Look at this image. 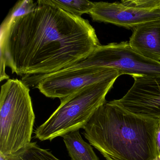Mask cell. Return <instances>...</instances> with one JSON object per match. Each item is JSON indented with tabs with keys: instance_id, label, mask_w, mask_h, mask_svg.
<instances>
[{
	"instance_id": "14",
	"label": "cell",
	"mask_w": 160,
	"mask_h": 160,
	"mask_svg": "<svg viewBox=\"0 0 160 160\" xmlns=\"http://www.w3.org/2000/svg\"><path fill=\"white\" fill-rule=\"evenodd\" d=\"M121 2L125 6L139 9H160V0H128L122 1Z\"/></svg>"
},
{
	"instance_id": "5",
	"label": "cell",
	"mask_w": 160,
	"mask_h": 160,
	"mask_svg": "<svg viewBox=\"0 0 160 160\" xmlns=\"http://www.w3.org/2000/svg\"><path fill=\"white\" fill-rule=\"evenodd\" d=\"M87 67L113 68L132 77L160 76V62L137 53L128 42L100 45L87 58L70 67Z\"/></svg>"
},
{
	"instance_id": "3",
	"label": "cell",
	"mask_w": 160,
	"mask_h": 160,
	"mask_svg": "<svg viewBox=\"0 0 160 160\" xmlns=\"http://www.w3.org/2000/svg\"><path fill=\"white\" fill-rule=\"evenodd\" d=\"M35 118L28 86L7 80L0 95V153L12 155L31 143Z\"/></svg>"
},
{
	"instance_id": "16",
	"label": "cell",
	"mask_w": 160,
	"mask_h": 160,
	"mask_svg": "<svg viewBox=\"0 0 160 160\" xmlns=\"http://www.w3.org/2000/svg\"><path fill=\"white\" fill-rule=\"evenodd\" d=\"M0 160H7V158L2 153H0Z\"/></svg>"
},
{
	"instance_id": "8",
	"label": "cell",
	"mask_w": 160,
	"mask_h": 160,
	"mask_svg": "<svg viewBox=\"0 0 160 160\" xmlns=\"http://www.w3.org/2000/svg\"><path fill=\"white\" fill-rule=\"evenodd\" d=\"M90 15L94 21L133 29L137 26L160 19V9L145 10L125 6L121 2H94Z\"/></svg>"
},
{
	"instance_id": "17",
	"label": "cell",
	"mask_w": 160,
	"mask_h": 160,
	"mask_svg": "<svg viewBox=\"0 0 160 160\" xmlns=\"http://www.w3.org/2000/svg\"><path fill=\"white\" fill-rule=\"evenodd\" d=\"M152 160H160V158L158 157V156H157L156 158H154V159H153Z\"/></svg>"
},
{
	"instance_id": "10",
	"label": "cell",
	"mask_w": 160,
	"mask_h": 160,
	"mask_svg": "<svg viewBox=\"0 0 160 160\" xmlns=\"http://www.w3.org/2000/svg\"><path fill=\"white\" fill-rule=\"evenodd\" d=\"M64 144L72 160H99L90 144L85 142L79 130L64 135Z\"/></svg>"
},
{
	"instance_id": "15",
	"label": "cell",
	"mask_w": 160,
	"mask_h": 160,
	"mask_svg": "<svg viewBox=\"0 0 160 160\" xmlns=\"http://www.w3.org/2000/svg\"><path fill=\"white\" fill-rule=\"evenodd\" d=\"M155 143H156L157 156L160 158V120L158 121V124L156 128Z\"/></svg>"
},
{
	"instance_id": "9",
	"label": "cell",
	"mask_w": 160,
	"mask_h": 160,
	"mask_svg": "<svg viewBox=\"0 0 160 160\" xmlns=\"http://www.w3.org/2000/svg\"><path fill=\"white\" fill-rule=\"evenodd\" d=\"M137 53L145 58L160 61V19L137 26L129 42Z\"/></svg>"
},
{
	"instance_id": "13",
	"label": "cell",
	"mask_w": 160,
	"mask_h": 160,
	"mask_svg": "<svg viewBox=\"0 0 160 160\" xmlns=\"http://www.w3.org/2000/svg\"><path fill=\"white\" fill-rule=\"evenodd\" d=\"M37 5V2L33 1H20L15 6L9 16L6 19H10L13 18L24 15L32 11Z\"/></svg>"
},
{
	"instance_id": "2",
	"label": "cell",
	"mask_w": 160,
	"mask_h": 160,
	"mask_svg": "<svg viewBox=\"0 0 160 160\" xmlns=\"http://www.w3.org/2000/svg\"><path fill=\"white\" fill-rule=\"evenodd\" d=\"M158 122L106 102L86 124L83 134L107 160H152L157 156Z\"/></svg>"
},
{
	"instance_id": "12",
	"label": "cell",
	"mask_w": 160,
	"mask_h": 160,
	"mask_svg": "<svg viewBox=\"0 0 160 160\" xmlns=\"http://www.w3.org/2000/svg\"><path fill=\"white\" fill-rule=\"evenodd\" d=\"M47 2L75 16L81 17L84 14H89L94 7V2L87 0H46Z\"/></svg>"
},
{
	"instance_id": "1",
	"label": "cell",
	"mask_w": 160,
	"mask_h": 160,
	"mask_svg": "<svg viewBox=\"0 0 160 160\" xmlns=\"http://www.w3.org/2000/svg\"><path fill=\"white\" fill-rule=\"evenodd\" d=\"M88 20L39 0L31 12L5 19L1 28V69L48 74L72 66L100 45Z\"/></svg>"
},
{
	"instance_id": "4",
	"label": "cell",
	"mask_w": 160,
	"mask_h": 160,
	"mask_svg": "<svg viewBox=\"0 0 160 160\" xmlns=\"http://www.w3.org/2000/svg\"><path fill=\"white\" fill-rule=\"evenodd\" d=\"M117 78L86 86L61 100L59 106L35 131L41 141L53 140L73 131L84 129L94 112L104 103Z\"/></svg>"
},
{
	"instance_id": "7",
	"label": "cell",
	"mask_w": 160,
	"mask_h": 160,
	"mask_svg": "<svg viewBox=\"0 0 160 160\" xmlns=\"http://www.w3.org/2000/svg\"><path fill=\"white\" fill-rule=\"evenodd\" d=\"M133 85L123 97L110 101L128 112L160 120V76H133Z\"/></svg>"
},
{
	"instance_id": "6",
	"label": "cell",
	"mask_w": 160,
	"mask_h": 160,
	"mask_svg": "<svg viewBox=\"0 0 160 160\" xmlns=\"http://www.w3.org/2000/svg\"><path fill=\"white\" fill-rule=\"evenodd\" d=\"M122 74L113 68L101 67L66 68L48 74L28 77L35 88L48 98L64 99L86 86L118 78Z\"/></svg>"
},
{
	"instance_id": "11",
	"label": "cell",
	"mask_w": 160,
	"mask_h": 160,
	"mask_svg": "<svg viewBox=\"0 0 160 160\" xmlns=\"http://www.w3.org/2000/svg\"><path fill=\"white\" fill-rule=\"evenodd\" d=\"M7 160H60L48 150L40 148L36 142H31L12 155L6 156Z\"/></svg>"
}]
</instances>
